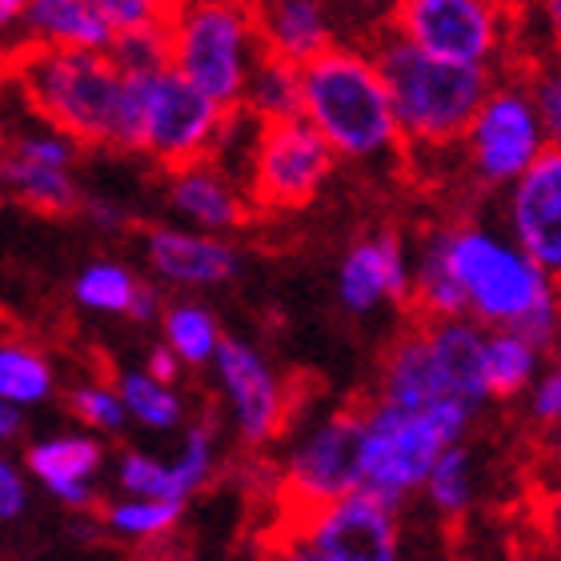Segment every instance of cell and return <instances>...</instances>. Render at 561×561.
Returning <instances> with one entry per match:
<instances>
[{
	"label": "cell",
	"mask_w": 561,
	"mask_h": 561,
	"mask_svg": "<svg viewBox=\"0 0 561 561\" xmlns=\"http://www.w3.org/2000/svg\"><path fill=\"white\" fill-rule=\"evenodd\" d=\"M442 253L466 297V317L478 325H510L550 350L558 333V289L526 249L505 241L490 225H445Z\"/></svg>",
	"instance_id": "6da1fadb"
},
{
	"label": "cell",
	"mask_w": 561,
	"mask_h": 561,
	"mask_svg": "<svg viewBox=\"0 0 561 561\" xmlns=\"http://www.w3.org/2000/svg\"><path fill=\"white\" fill-rule=\"evenodd\" d=\"M377 72L386 81L389 108L398 121L401 157H454L461 152L473 108L493 84V69L454 65L413 48L398 33H389L374 48Z\"/></svg>",
	"instance_id": "7a4b0ae2"
},
{
	"label": "cell",
	"mask_w": 561,
	"mask_h": 561,
	"mask_svg": "<svg viewBox=\"0 0 561 561\" xmlns=\"http://www.w3.org/2000/svg\"><path fill=\"white\" fill-rule=\"evenodd\" d=\"M297 84H301L297 113L325 137L337 161L377 164L401 152L398 121L374 53L325 45L297 65Z\"/></svg>",
	"instance_id": "3957f363"
},
{
	"label": "cell",
	"mask_w": 561,
	"mask_h": 561,
	"mask_svg": "<svg viewBox=\"0 0 561 561\" xmlns=\"http://www.w3.org/2000/svg\"><path fill=\"white\" fill-rule=\"evenodd\" d=\"M12 77L24 101L77 145L117 149L125 72L96 48H24L12 57Z\"/></svg>",
	"instance_id": "277c9868"
},
{
	"label": "cell",
	"mask_w": 561,
	"mask_h": 561,
	"mask_svg": "<svg viewBox=\"0 0 561 561\" xmlns=\"http://www.w3.org/2000/svg\"><path fill=\"white\" fill-rule=\"evenodd\" d=\"M225 117L229 108L217 105L169 65L149 72H125L117 149L145 152L149 161L176 169V164L209 157L225 129Z\"/></svg>",
	"instance_id": "5b68a950"
},
{
	"label": "cell",
	"mask_w": 561,
	"mask_h": 561,
	"mask_svg": "<svg viewBox=\"0 0 561 561\" xmlns=\"http://www.w3.org/2000/svg\"><path fill=\"white\" fill-rule=\"evenodd\" d=\"M164 36L169 69L217 105H241L249 69L261 57L257 21L241 0H193L164 21Z\"/></svg>",
	"instance_id": "8992f818"
},
{
	"label": "cell",
	"mask_w": 561,
	"mask_h": 561,
	"mask_svg": "<svg viewBox=\"0 0 561 561\" xmlns=\"http://www.w3.org/2000/svg\"><path fill=\"white\" fill-rule=\"evenodd\" d=\"M333 169H337V152L297 113V117L261 125L241 188H245L249 209L297 213L313 205Z\"/></svg>",
	"instance_id": "52a82bcc"
},
{
	"label": "cell",
	"mask_w": 561,
	"mask_h": 561,
	"mask_svg": "<svg viewBox=\"0 0 561 561\" xmlns=\"http://www.w3.org/2000/svg\"><path fill=\"white\" fill-rule=\"evenodd\" d=\"M550 145H558V140L538 117L526 81H497L493 77L490 93L478 101L466 133H461V161L478 185L497 188L510 185Z\"/></svg>",
	"instance_id": "ba28073f"
},
{
	"label": "cell",
	"mask_w": 561,
	"mask_h": 561,
	"mask_svg": "<svg viewBox=\"0 0 561 561\" xmlns=\"http://www.w3.org/2000/svg\"><path fill=\"white\" fill-rule=\"evenodd\" d=\"M454 442L421 410H401L389 401H362V490L386 497L389 505H405L421 493L433 457Z\"/></svg>",
	"instance_id": "9c48e42d"
},
{
	"label": "cell",
	"mask_w": 561,
	"mask_h": 561,
	"mask_svg": "<svg viewBox=\"0 0 561 561\" xmlns=\"http://www.w3.org/2000/svg\"><path fill=\"white\" fill-rule=\"evenodd\" d=\"M502 0H398L393 33L437 60L493 69L505 48Z\"/></svg>",
	"instance_id": "30bf717a"
},
{
	"label": "cell",
	"mask_w": 561,
	"mask_h": 561,
	"mask_svg": "<svg viewBox=\"0 0 561 561\" xmlns=\"http://www.w3.org/2000/svg\"><path fill=\"white\" fill-rule=\"evenodd\" d=\"M289 553L313 561H393L401 553L398 505L357 485L301 517Z\"/></svg>",
	"instance_id": "8fae6325"
},
{
	"label": "cell",
	"mask_w": 561,
	"mask_h": 561,
	"mask_svg": "<svg viewBox=\"0 0 561 561\" xmlns=\"http://www.w3.org/2000/svg\"><path fill=\"white\" fill-rule=\"evenodd\" d=\"M362 485V405L329 413L293 449L280 497L293 505V526L325 502Z\"/></svg>",
	"instance_id": "7c38bea8"
},
{
	"label": "cell",
	"mask_w": 561,
	"mask_h": 561,
	"mask_svg": "<svg viewBox=\"0 0 561 561\" xmlns=\"http://www.w3.org/2000/svg\"><path fill=\"white\" fill-rule=\"evenodd\" d=\"M77 149H81L77 140L45 121L36 129H12L9 149L0 157V193L48 217L81 209V188L72 176Z\"/></svg>",
	"instance_id": "4fadbf2b"
},
{
	"label": "cell",
	"mask_w": 561,
	"mask_h": 561,
	"mask_svg": "<svg viewBox=\"0 0 561 561\" xmlns=\"http://www.w3.org/2000/svg\"><path fill=\"white\" fill-rule=\"evenodd\" d=\"M209 365L217 369V381H221L225 398L233 405L241 442L270 445L285 430V421H289V398H285V389H280L270 362L261 357V350H253L245 341L221 337Z\"/></svg>",
	"instance_id": "5bb4252c"
},
{
	"label": "cell",
	"mask_w": 561,
	"mask_h": 561,
	"mask_svg": "<svg viewBox=\"0 0 561 561\" xmlns=\"http://www.w3.org/2000/svg\"><path fill=\"white\" fill-rule=\"evenodd\" d=\"M510 233L541 270H561V152L558 145L510 181Z\"/></svg>",
	"instance_id": "9a60e30c"
},
{
	"label": "cell",
	"mask_w": 561,
	"mask_h": 561,
	"mask_svg": "<svg viewBox=\"0 0 561 561\" xmlns=\"http://www.w3.org/2000/svg\"><path fill=\"white\" fill-rule=\"evenodd\" d=\"M377 398L389 401V405H401V410H421L430 413L433 421H442V430L461 442L469 433V425L478 421V413L461 405V401H449L437 389V377H433L430 353H425V333L417 329H405L393 345H389L386 362H381V377H377Z\"/></svg>",
	"instance_id": "2e32d148"
},
{
	"label": "cell",
	"mask_w": 561,
	"mask_h": 561,
	"mask_svg": "<svg viewBox=\"0 0 561 561\" xmlns=\"http://www.w3.org/2000/svg\"><path fill=\"white\" fill-rule=\"evenodd\" d=\"M341 305L350 313H374L381 305H405L410 297V253L398 233L365 237L345 253L337 270Z\"/></svg>",
	"instance_id": "e0dca14e"
},
{
	"label": "cell",
	"mask_w": 561,
	"mask_h": 561,
	"mask_svg": "<svg viewBox=\"0 0 561 561\" xmlns=\"http://www.w3.org/2000/svg\"><path fill=\"white\" fill-rule=\"evenodd\" d=\"M145 261L157 277L181 289L225 285L241 270V253L229 241L213 233H193V229H173V225H157L145 233Z\"/></svg>",
	"instance_id": "ac0fdd59"
},
{
	"label": "cell",
	"mask_w": 561,
	"mask_h": 561,
	"mask_svg": "<svg viewBox=\"0 0 561 561\" xmlns=\"http://www.w3.org/2000/svg\"><path fill=\"white\" fill-rule=\"evenodd\" d=\"M425 333V353H430L433 377L449 401H461L473 413L485 410L490 389H485V369H481V337L485 325L473 317H442V321H421Z\"/></svg>",
	"instance_id": "d6986e66"
},
{
	"label": "cell",
	"mask_w": 561,
	"mask_h": 561,
	"mask_svg": "<svg viewBox=\"0 0 561 561\" xmlns=\"http://www.w3.org/2000/svg\"><path fill=\"white\" fill-rule=\"evenodd\" d=\"M169 205L201 233H233L253 213L241 185L209 157L169 169Z\"/></svg>",
	"instance_id": "ffe728a7"
},
{
	"label": "cell",
	"mask_w": 561,
	"mask_h": 561,
	"mask_svg": "<svg viewBox=\"0 0 561 561\" xmlns=\"http://www.w3.org/2000/svg\"><path fill=\"white\" fill-rule=\"evenodd\" d=\"M101 466H105V449L96 437H84V433L45 437V442L28 445V454H24V469L69 510L96 505L93 478L101 473Z\"/></svg>",
	"instance_id": "44dd1931"
},
{
	"label": "cell",
	"mask_w": 561,
	"mask_h": 561,
	"mask_svg": "<svg viewBox=\"0 0 561 561\" xmlns=\"http://www.w3.org/2000/svg\"><path fill=\"white\" fill-rule=\"evenodd\" d=\"M24 48H96L105 53L113 41L108 21L93 0H28L21 12Z\"/></svg>",
	"instance_id": "7402d4cb"
},
{
	"label": "cell",
	"mask_w": 561,
	"mask_h": 561,
	"mask_svg": "<svg viewBox=\"0 0 561 561\" xmlns=\"http://www.w3.org/2000/svg\"><path fill=\"white\" fill-rule=\"evenodd\" d=\"M257 36L265 53L293 60V65H301L325 45H333L321 0H270L257 12Z\"/></svg>",
	"instance_id": "603a6c76"
},
{
	"label": "cell",
	"mask_w": 561,
	"mask_h": 561,
	"mask_svg": "<svg viewBox=\"0 0 561 561\" xmlns=\"http://www.w3.org/2000/svg\"><path fill=\"white\" fill-rule=\"evenodd\" d=\"M541 345L526 337V333H517L510 325H493L485 329V337H481V369H485V389H490V398L497 401H510L517 393H526L529 381L538 377L541 369Z\"/></svg>",
	"instance_id": "cb8c5ba5"
},
{
	"label": "cell",
	"mask_w": 561,
	"mask_h": 561,
	"mask_svg": "<svg viewBox=\"0 0 561 561\" xmlns=\"http://www.w3.org/2000/svg\"><path fill=\"white\" fill-rule=\"evenodd\" d=\"M405 305H413V313L421 321L466 317V297H461L454 273L445 265L442 233L437 229L425 233V241L417 249V261H410V297H405Z\"/></svg>",
	"instance_id": "d4e9b609"
},
{
	"label": "cell",
	"mask_w": 561,
	"mask_h": 561,
	"mask_svg": "<svg viewBox=\"0 0 561 561\" xmlns=\"http://www.w3.org/2000/svg\"><path fill=\"white\" fill-rule=\"evenodd\" d=\"M241 105L261 121H280V117H297L301 108V84H297V65L285 57H273L261 48V57L253 60L245 81V93H241Z\"/></svg>",
	"instance_id": "484cf974"
},
{
	"label": "cell",
	"mask_w": 561,
	"mask_h": 561,
	"mask_svg": "<svg viewBox=\"0 0 561 561\" xmlns=\"http://www.w3.org/2000/svg\"><path fill=\"white\" fill-rule=\"evenodd\" d=\"M421 490H425L433 510L442 517H449V522L469 514V505L478 497V485H473V457H469L466 442H449L442 454L433 457Z\"/></svg>",
	"instance_id": "4316f807"
},
{
	"label": "cell",
	"mask_w": 561,
	"mask_h": 561,
	"mask_svg": "<svg viewBox=\"0 0 561 561\" xmlns=\"http://www.w3.org/2000/svg\"><path fill=\"white\" fill-rule=\"evenodd\" d=\"M53 393V365L41 350L24 341L0 337V401L4 405H36Z\"/></svg>",
	"instance_id": "83f0119b"
},
{
	"label": "cell",
	"mask_w": 561,
	"mask_h": 561,
	"mask_svg": "<svg viewBox=\"0 0 561 561\" xmlns=\"http://www.w3.org/2000/svg\"><path fill=\"white\" fill-rule=\"evenodd\" d=\"M185 502L173 497H145V493H129L121 502H108L101 514V526L113 529L125 541H161L164 534H173L181 522Z\"/></svg>",
	"instance_id": "f1b7e54d"
},
{
	"label": "cell",
	"mask_w": 561,
	"mask_h": 561,
	"mask_svg": "<svg viewBox=\"0 0 561 561\" xmlns=\"http://www.w3.org/2000/svg\"><path fill=\"white\" fill-rule=\"evenodd\" d=\"M164 325V345L181 357V365H209L217 345H221V325H217V317L209 309H201V305H169L161 309L157 317Z\"/></svg>",
	"instance_id": "f546056e"
},
{
	"label": "cell",
	"mask_w": 561,
	"mask_h": 561,
	"mask_svg": "<svg viewBox=\"0 0 561 561\" xmlns=\"http://www.w3.org/2000/svg\"><path fill=\"white\" fill-rule=\"evenodd\" d=\"M117 393H121V401H125V413H129L133 421H140L145 430H173V425H181V417H185L181 393H176L169 381L149 377L145 369L121 374Z\"/></svg>",
	"instance_id": "4dcf8cb0"
},
{
	"label": "cell",
	"mask_w": 561,
	"mask_h": 561,
	"mask_svg": "<svg viewBox=\"0 0 561 561\" xmlns=\"http://www.w3.org/2000/svg\"><path fill=\"white\" fill-rule=\"evenodd\" d=\"M213 466H217V449H213V430L209 425H193L181 445V454L173 461H164V497L173 502H188L193 493L209 485Z\"/></svg>",
	"instance_id": "1f68e13d"
},
{
	"label": "cell",
	"mask_w": 561,
	"mask_h": 561,
	"mask_svg": "<svg viewBox=\"0 0 561 561\" xmlns=\"http://www.w3.org/2000/svg\"><path fill=\"white\" fill-rule=\"evenodd\" d=\"M133 289H137V273H129L117 261H93L77 277L72 297H77V305L93 309V313H129Z\"/></svg>",
	"instance_id": "d6a6232c"
},
{
	"label": "cell",
	"mask_w": 561,
	"mask_h": 561,
	"mask_svg": "<svg viewBox=\"0 0 561 561\" xmlns=\"http://www.w3.org/2000/svg\"><path fill=\"white\" fill-rule=\"evenodd\" d=\"M105 53L121 72L164 69V65H169V36H164V24H145V28L113 33Z\"/></svg>",
	"instance_id": "836d02e7"
},
{
	"label": "cell",
	"mask_w": 561,
	"mask_h": 561,
	"mask_svg": "<svg viewBox=\"0 0 561 561\" xmlns=\"http://www.w3.org/2000/svg\"><path fill=\"white\" fill-rule=\"evenodd\" d=\"M72 413L89 430H101V433H121L125 421H129L117 386H105V381H81V386L72 389Z\"/></svg>",
	"instance_id": "e575fe53"
},
{
	"label": "cell",
	"mask_w": 561,
	"mask_h": 561,
	"mask_svg": "<svg viewBox=\"0 0 561 561\" xmlns=\"http://www.w3.org/2000/svg\"><path fill=\"white\" fill-rule=\"evenodd\" d=\"M117 481L125 493H145V497H164V461H157L152 454L129 449L121 457Z\"/></svg>",
	"instance_id": "d590c367"
},
{
	"label": "cell",
	"mask_w": 561,
	"mask_h": 561,
	"mask_svg": "<svg viewBox=\"0 0 561 561\" xmlns=\"http://www.w3.org/2000/svg\"><path fill=\"white\" fill-rule=\"evenodd\" d=\"M93 4H96V12L108 21V28H113V33L169 21V12H164L161 0H93Z\"/></svg>",
	"instance_id": "8d00e7d4"
},
{
	"label": "cell",
	"mask_w": 561,
	"mask_h": 561,
	"mask_svg": "<svg viewBox=\"0 0 561 561\" xmlns=\"http://www.w3.org/2000/svg\"><path fill=\"white\" fill-rule=\"evenodd\" d=\"M529 413H534V421L538 425H558V417H561V374L558 369H546L541 374L538 369V377L529 381Z\"/></svg>",
	"instance_id": "74e56055"
},
{
	"label": "cell",
	"mask_w": 561,
	"mask_h": 561,
	"mask_svg": "<svg viewBox=\"0 0 561 561\" xmlns=\"http://www.w3.org/2000/svg\"><path fill=\"white\" fill-rule=\"evenodd\" d=\"M529 96H534V108H538V117L546 121V129H550V137L558 140L561 133V81L558 72L541 69L534 81H526Z\"/></svg>",
	"instance_id": "f35d334b"
},
{
	"label": "cell",
	"mask_w": 561,
	"mask_h": 561,
	"mask_svg": "<svg viewBox=\"0 0 561 561\" xmlns=\"http://www.w3.org/2000/svg\"><path fill=\"white\" fill-rule=\"evenodd\" d=\"M28 510V485L12 461L0 457V522H16Z\"/></svg>",
	"instance_id": "ab89813d"
},
{
	"label": "cell",
	"mask_w": 561,
	"mask_h": 561,
	"mask_svg": "<svg viewBox=\"0 0 561 561\" xmlns=\"http://www.w3.org/2000/svg\"><path fill=\"white\" fill-rule=\"evenodd\" d=\"M161 293L152 289V285H145V280L137 277V289H133V301H129V313L125 317H133V321H140V325H145V321H157V317H161Z\"/></svg>",
	"instance_id": "60d3db41"
},
{
	"label": "cell",
	"mask_w": 561,
	"mask_h": 561,
	"mask_svg": "<svg viewBox=\"0 0 561 561\" xmlns=\"http://www.w3.org/2000/svg\"><path fill=\"white\" fill-rule=\"evenodd\" d=\"M145 374L157 377V381H169L173 386L176 374H181V357H176L169 345H152L149 350V365H145Z\"/></svg>",
	"instance_id": "b9f144b4"
},
{
	"label": "cell",
	"mask_w": 561,
	"mask_h": 561,
	"mask_svg": "<svg viewBox=\"0 0 561 561\" xmlns=\"http://www.w3.org/2000/svg\"><path fill=\"white\" fill-rule=\"evenodd\" d=\"M84 213H89L96 225H105V229H121V225H125V213L113 209L108 201H84Z\"/></svg>",
	"instance_id": "7bdbcfd3"
},
{
	"label": "cell",
	"mask_w": 561,
	"mask_h": 561,
	"mask_svg": "<svg viewBox=\"0 0 561 561\" xmlns=\"http://www.w3.org/2000/svg\"><path fill=\"white\" fill-rule=\"evenodd\" d=\"M16 430H21V410H16V405H4V401H0V442L16 437Z\"/></svg>",
	"instance_id": "ee69618b"
},
{
	"label": "cell",
	"mask_w": 561,
	"mask_h": 561,
	"mask_svg": "<svg viewBox=\"0 0 561 561\" xmlns=\"http://www.w3.org/2000/svg\"><path fill=\"white\" fill-rule=\"evenodd\" d=\"M28 0H0V33H9V28H16V21H21V12Z\"/></svg>",
	"instance_id": "f6af8a7d"
},
{
	"label": "cell",
	"mask_w": 561,
	"mask_h": 561,
	"mask_svg": "<svg viewBox=\"0 0 561 561\" xmlns=\"http://www.w3.org/2000/svg\"><path fill=\"white\" fill-rule=\"evenodd\" d=\"M9 137H12V125L0 117V157H4V149H9Z\"/></svg>",
	"instance_id": "bcb514c9"
},
{
	"label": "cell",
	"mask_w": 561,
	"mask_h": 561,
	"mask_svg": "<svg viewBox=\"0 0 561 561\" xmlns=\"http://www.w3.org/2000/svg\"><path fill=\"white\" fill-rule=\"evenodd\" d=\"M164 4V12H169V16H173L176 9H185V4H193V0H161Z\"/></svg>",
	"instance_id": "7dc6e473"
}]
</instances>
